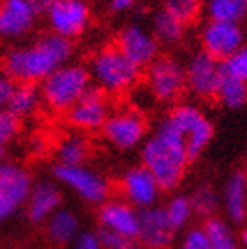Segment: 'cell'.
<instances>
[{
    "label": "cell",
    "mask_w": 247,
    "mask_h": 249,
    "mask_svg": "<svg viewBox=\"0 0 247 249\" xmlns=\"http://www.w3.org/2000/svg\"><path fill=\"white\" fill-rule=\"evenodd\" d=\"M189 164V158L180 140L157 127L141 143V166L152 173L161 189L178 186Z\"/></svg>",
    "instance_id": "2"
},
{
    "label": "cell",
    "mask_w": 247,
    "mask_h": 249,
    "mask_svg": "<svg viewBox=\"0 0 247 249\" xmlns=\"http://www.w3.org/2000/svg\"><path fill=\"white\" fill-rule=\"evenodd\" d=\"M44 18L50 32L74 41L90 29L92 5L88 0H55Z\"/></svg>",
    "instance_id": "9"
},
{
    "label": "cell",
    "mask_w": 247,
    "mask_h": 249,
    "mask_svg": "<svg viewBox=\"0 0 247 249\" xmlns=\"http://www.w3.org/2000/svg\"><path fill=\"white\" fill-rule=\"evenodd\" d=\"M193 212H196L198 216L210 217L217 209V195L210 186H200L193 193V196L189 198Z\"/></svg>",
    "instance_id": "31"
},
{
    "label": "cell",
    "mask_w": 247,
    "mask_h": 249,
    "mask_svg": "<svg viewBox=\"0 0 247 249\" xmlns=\"http://www.w3.org/2000/svg\"><path fill=\"white\" fill-rule=\"evenodd\" d=\"M205 11L215 21L240 23L247 16V0H205Z\"/></svg>",
    "instance_id": "25"
},
{
    "label": "cell",
    "mask_w": 247,
    "mask_h": 249,
    "mask_svg": "<svg viewBox=\"0 0 247 249\" xmlns=\"http://www.w3.org/2000/svg\"><path fill=\"white\" fill-rule=\"evenodd\" d=\"M201 5H203V0H164L162 9H166L185 25L194 21L196 16L200 15Z\"/></svg>",
    "instance_id": "30"
},
{
    "label": "cell",
    "mask_w": 247,
    "mask_h": 249,
    "mask_svg": "<svg viewBox=\"0 0 247 249\" xmlns=\"http://www.w3.org/2000/svg\"><path fill=\"white\" fill-rule=\"evenodd\" d=\"M244 41H246L244 29L240 27V23H235V21L210 19L201 32L203 52L217 58L219 62L242 48Z\"/></svg>",
    "instance_id": "16"
},
{
    "label": "cell",
    "mask_w": 247,
    "mask_h": 249,
    "mask_svg": "<svg viewBox=\"0 0 247 249\" xmlns=\"http://www.w3.org/2000/svg\"><path fill=\"white\" fill-rule=\"evenodd\" d=\"M221 72L247 83V46H242L228 58L221 60Z\"/></svg>",
    "instance_id": "32"
},
{
    "label": "cell",
    "mask_w": 247,
    "mask_h": 249,
    "mask_svg": "<svg viewBox=\"0 0 247 249\" xmlns=\"http://www.w3.org/2000/svg\"><path fill=\"white\" fill-rule=\"evenodd\" d=\"M15 83L11 82L9 78L5 76L4 72H0V108H5L7 101H9L11 90H13Z\"/></svg>",
    "instance_id": "37"
},
{
    "label": "cell",
    "mask_w": 247,
    "mask_h": 249,
    "mask_svg": "<svg viewBox=\"0 0 247 249\" xmlns=\"http://www.w3.org/2000/svg\"><path fill=\"white\" fill-rule=\"evenodd\" d=\"M108 94L95 89L94 85L74 103L71 110L66 113L67 124L71 125L72 131L88 134L97 133L103 129L105 122L111 113Z\"/></svg>",
    "instance_id": "10"
},
{
    "label": "cell",
    "mask_w": 247,
    "mask_h": 249,
    "mask_svg": "<svg viewBox=\"0 0 247 249\" xmlns=\"http://www.w3.org/2000/svg\"><path fill=\"white\" fill-rule=\"evenodd\" d=\"M41 106H43V103H41L39 85H32V83H15L5 108H7L11 113H15L18 119L23 120V119H29V117L35 115Z\"/></svg>",
    "instance_id": "22"
},
{
    "label": "cell",
    "mask_w": 247,
    "mask_h": 249,
    "mask_svg": "<svg viewBox=\"0 0 247 249\" xmlns=\"http://www.w3.org/2000/svg\"><path fill=\"white\" fill-rule=\"evenodd\" d=\"M180 249H212V246L203 228H191L185 231L180 242Z\"/></svg>",
    "instance_id": "34"
},
{
    "label": "cell",
    "mask_w": 247,
    "mask_h": 249,
    "mask_svg": "<svg viewBox=\"0 0 247 249\" xmlns=\"http://www.w3.org/2000/svg\"><path fill=\"white\" fill-rule=\"evenodd\" d=\"M43 230L44 237L52 246H69L81 231V219L72 209L62 205L44 221Z\"/></svg>",
    "instance_id": "20"
},
{
    "label": "cell",
    "mask_w": 247,
    "mask_h": 249,
    "mask_svg": "<svg viewBox=\"0 0 247 249\" xmlns=\"http://www.w3.org/2000/svg\"><path fill=\"white\" fill-rule=\"evenodd\" d=\"M119 191L122 200L133 205L136 211H143V209L157 205L162 189L156 182L152 173L145 166L138 164V166L127 168L120 175Z\"/></svg>",
    "instance_id": "13"
},
{
    "label": "cell",
    "mask_w": 247,
    "mask_h": 249,
    "mask_svg": "<svg viewBox=\"0 0 247 249\" xmlns=\"http://www.w3.org/2000/svg\"><path fill=\"white\" fill-rule=\"evenodd\" d=\"M157 127L164 129L180 140L185 147L189 161L196 159L209 145L214 134L210 120L193 105H178L162 117Z\"/></svg>",
    "instance_id": "6"
},
{
    "label": "cell",
    "mask_w": 247,
    "mask_h": 249,
    "mask_svg": "<svg viewBox=\"0 0 247 249\" xmlns=\"http://www.w3.org/2000/svg\"><path fill=\"white\" fill-rule=\"evenodd\" d=\"M74 44L53 32H44L27 43H18L2 57V72L13 83L39 85L44 78L69 62Z\"/></svg>",
    "instance_id": "1"
},
{
    "label": "cell",
    "mask_w": 247,
    "mask_h": 249,
    "mask_svg": "<svg viewBox=\"0 0 247 249\" xmlns=\"http://www.w3.org/2000/svg\"><path fill=\"white\" fill-rule=\"evenodd\" d=\"M185 89V67L171 57H157L147 67V90L159 103H171Z\"/></svg>",
    "instance_id": "11"
},
{
    "label": "cell",
    "mask_w": 247,
    "mask_h": 249,
    "mask_svg": "<svg viewBox=\"0 0 247 249\" xmlns=\"http://www.w3.org/2000/svg\"><path fill=\"white\" fill-rule=\"evenodd\" d=\"M52 178L64 191H69L87 205L99 207L101 203H105L111 196L109 178L88 163H55L52 168Z\"/></svg>",
    "instance_id": "5"
},
{
    "label": "cell",
    "mask_w": 247,
    "mask_h": 249,
    "mask_svg": "<svg viewBox=\"0 0 247 249\" xmlns=\"http://www.w3.org/2000/svg\"><path fill=\"white\" fill-rule=\"evenodd\" d=\"M138 242L143 249H168L175 239V230L166 217L164 207L154 205L140 211Z\"/></svg>",
    "instance_id": "19"
},
{
    "label": "cell",
    "mask_w": 247,
    "mask_h": 249,
    "mask_svg": "<svg viewBox=\"0 0 247 249\" xmlns=\"http://www.w3.org/2000/svg\"><path fill=\"white\" fill-rule=\"evenodd\" d=\"M221 82V62L207 52L196 53L185 67V87L200 99H214Z\"/></svg>",
    "instance_id": "17"
},
{
    "label": "cell",
    "mask_w": 247,
    "mask_h": 249,
    "mask_svg": "<svg viewBox=\"0 0 247 249\" xmlns=\"http://www.w3.org/2000/svg\"><path fill=\"white\" fill-rule=\"evenodd\" d=\"M147 119L136 108H120L109 113L101 134L106 143L115 150H133L141 147L147 138Z\"/></svg>",
    "instance_id": "8"
},
{
    "label": "cell",
    "mask_w": 247,
    "mask_h": 249,
    "mask_svg": "<svg viewBox=\"0 0 247 249\" xmlns=\"http://www.w3.org/2000/svg\"><path fill=\"white\" fill-rule=\"evenodd\" d=\"M205 233L209 237V242L212 249H238L237 239L223 219L217 217H209L203 226Z\"/></svg>",
    "instance_id": "27"
},
{
    "label": "cell",
    "mask_w": 247,
    "mask_h": 249,
    "mask_svg": "<svg viewBox=\"0 0 247 249\" xmlns=\"http://www.w3.org/2000/svg\"><path fill=\"white\" fill-rule=\"evenodd\" d=\"M115 46L140 69L148 67L159 57V43L156 41L154 34L140 23L124 27L115 39Z\"/></svg>",
    "instance_id": "14"
},
{
    "label": "cell",
    "mask_w": 247,
    "mask_h": 249,
    "mask_svg": "<svg viewBox=\"0 0 247 249\" xmlns=\"http://www.w3.org/2000/svg\"><path fill=\"white\" fill-rule=\"evenodd\" d=\"M92 154L88 136L78 131L60 136L55 145V159L60 164H81L87 163Z\"/></svg>",
    "instance_id": "21"
},
{
    "label": "cell",
    "mask_w": 247,
    "mask_h": 249,
    "mask_svg": "<svg viewBox=\"0 0 247 249\" xmlns=\"http://www.w3.org/2000/svg\"><path fill=\"white\" fill-rule=\"evenodd\" d=\"M215 97L226 108H240L247 103V83L221 72V82Z\"/></svg>",
    "instance_id": "26"
},
{
    "label": "cell",
    "mask_w": 247,
    "mask_h": 249,
    "mask_svg": "<svg viewBox=\"0 0 247 249\" xmlns=\"http://www.w3.org/2000/svg\"><path fill=\"white\" fill-rule=\"evenodd\" d=\"M64 205V189L53 178L34 180L23 212L30 225L43 226L44 221Z\"/></svg>",
    "instance_id": "15"
},
{
    "label": "cell",
    "mask_w": 247,
    "mask_h": 249,
    "mask_svg": "<svg viewBox=\"0 0 247 249\" xmlns=\"http://www.w3.org/2000/svg\"><path fill=\"white\" fill-rule=\"evenodd\" d=\"M247 177L244 172L233 173L224 189L226 212L235 223H244L247 217Z\"/></svg>",
    "instance_id": "23"
},
{
    "label": "cell",
    "mask_w": 247,
    "mask_h": 249,
    "mask_svg": "<svg viewBox=\"0 0 247 249\" xmlns=\"http://www.w3.org/2000/svg\"><path fill=\"white\" fill-rule=\"evenodd\" d=\"M164 212H166L170 225L176 231L189 223L191 216H193V207H191L189 198L178 195V196H173L168 201L166 207H164Z\"/></svg>",
    "instance_id": "29"
},
{
    "label": "cell",
    "mask_w": 247,
    "mask_h": 249,
    "mask_svg": "<svg viewBox=\"0 0 247 249\" xmlns=\"http://www.w3.org/2000/svg\"><path fill=\"white\" fill-rule=\"evenodd\" d=\"M34 177L25 164L0 159V226L23 212Z\"/></svg>",
    "instance_id": "7"
},
{
    "label": "cell",
    "mask_w": 247,
    "mask_h": 249,
    "mask_svg": "<svg viewBox=\"0 0 247 249\" xmlns=\"http://www.w3.org/2000/svg\"><path fill=\"white\" fill-rule=\"evenodd\" d=\"M97 225L99 230L136 239L140 226V211L122 198H108L97 207Z\"/></svg>",
    "instance_id": "18"
},
{
    "label": "cell",
    "mask_w": 247,
    "mask_h": 249,
    "mask_svg": "<svg viewBox=\"0 0 247 249\" xmlns=\"http://www.w3.org/2000/svg\"><path fill=\"white\" fill-rule=\"evenodd\" d=\"M101 244L105 249H143L138 239H131V237H124V235L111 233V231L99 230Z\"/></svg>",
    "instance_id": "33"
},
{
    "label": "cell",
    "mask_w": 247,
    "mask_h": 249,
    "mask_svg": "<svg viewBox=\"0 0 247 249\" xmlns=\"http://www.w3.org/2000/svg\"><path fill=\"white\" fill-rule=\"evenodd\" d=\"M71 249H105L101 244L99 233L92 230H81L78 237L69 244Z\"/></svg>",
    "instance_id": "35"
},
{
    "label": "cell",
    "mask_w": 247,
    "mask_h": 249,
    "mask_svg": "<svg viewBox=\"0 0 247 249\" xmlns=\"http://www.w3.org/2000/svg\"><path fill=\"white\" fill-rule=\"evenodd\" d=\"M242 240H244V244H246V248H247V230L242 233Z\"/></svg>",
    "instance_id": "39"
},
{
    "label": "cell",
    "mask_w": 247,
    "mask_h": 249,
    "mask_svg": "<svg viewBox=\"0 0 247 249\" xmlns=\"http://www.w3.org/2000/svg\"><path fill=\"white\" fill-rule=\"evenodd\" d=\"M21 134V119L7 108H0V159H5L9 149Z\"/></svg>",
    "instance_id": "28"
},
{
    "label": "cell",
    "mask_w": 247,
    "mask_h": 249,
    "mask_svg": "<svg viewBox=\"0 0 247 249\" xmlns=\"http://www.w3.org/2000/svg\"><path fill=\"white\" fill-rule=\"evenodd\" d=\"M87 69L92 85L108 96H119L134 89L141 72L115 44L97 50L87 64Z\"/></svg>",
    "instance_id": "4"
},
{
    "label": "cell",
    "mask_w": 247,
    "mask_h": 249,
    "mask_svg": "<svg viewBox=\"0 0 247 249\" xmlns=\"http://www.w3.org/2000/svg\"><path fill=\"white\" fill-rule=\"evenodd\" d=\"M53 2H55V0H30V4H32V7L35 9V13H37L39 16L46 15Z\"/></svg>",
    "instance_id": "38"
},
{
    "label": "cell",
    "mask_w": 247,
    "mask_h": 249,
    "mask_svg": "<svg viewBox=\"0 0 247 249\" xmlns=\"http://www.w3.org/2000/svg\"><path fill=\"white\" fill-rule=\"evenodd\" d=\"M106 5H108L109 13H113V15H125L134 9L136 0H108Z\"/></svg>",
    "instance_id": "36"
},
{
    "label": "cell",
    "mask_w": 247,
    "mask_h": 249,
    "mask_svg": "<svg viewBox=\"0 0 247 249\" xmlns=\"http://www.w3.org/2000/svg\"><path fill=\"white\" fill-rule=\"evenodd\" d=\"M90 87L87 66L69 60L39 83L43 108L53 115H66Z\"/></svg>",
    "instance_id": "3"
},
{
    "label": "cell",
    "mask_w": 247,
    "mask_h": 249,
    "mask_svg": "<svg viewBox=\"0 0 247 249\" xmlns=\"http://www.w3.org/2000/svg\"><path fill=\"white\" fill-rule=\"evenodd\" d=\"M39 18L30 0H0V41H25L35 30Z\"/></svg>",
    "instance_id": "12"
},
{
    "label": "cell",
    "mask_w": 247,
    "mask_h": 249,
    "mask_svg": "<svg viewBox=\"0 0 247 249\" xmlns=\"http://www.w3.org/2000/svg\"><path fill=\"white\" fill-rule=\"evenodd\" d=\"M150 32L154 34L159 46H173L184 37V23L166 9H159L152 18Z\"/></svg>",
    "instance_id": "24"
}]
</instances>
